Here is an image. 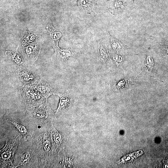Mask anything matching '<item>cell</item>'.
Here are the masks:
<instances>
[{"label": "cell", "mask_w": 168, "mask_h": 168, "mask_svg": "<svg viewBox=\"0 0 168 168\" xmlns=\"http://www.w3.org/2000/svg\"><path fill=\"white\" fill-rule=\"evenodd\" d=\"M52 129L54 141L56 143H58L60 142L61 140L60 136L59 133L57 132V131L53 127V126Z\"/></svg>", "instance_id": "cell-15"}, {"label": "cell", "mask_w": 168, "mask_h": 168, "mask_svg": "<svg viewBox=\"0 0 168 168\" xmlns=\"http://www.w3.org/2000/svg\"><path fill=\"white\" fill-rule=\"evenodd\" d=\"M7 121L17 128L18 132L23 135L25 141H26V138L28 135H31V132H29L24 126L21 125L18 121L15 120H9L8 119L7 120Z\"/></svg>", "instance_id": "cell-10"}, {"label": "cell", "mask_w": 168, "mask_h": 168, "mask_svg": "<svg viewBox=\"0 0 168 168\" xmlns=\"http://www.w3.org/2000/svg\"><path fill=\"white\" fill-rule=\"evenodd\" d=\"M166 50H167V55L168 56V48Z\"/></svg>", "instance_id": "cell-18"}, {"label": "cell", "mask_w": 168, "mask_h": 168, "mask_svg": "<svg viewBox=\"0 0 168 168\" xmlns=\"http://www.w3.org/2000/svg\"><path fill=\"white\" fill-rule=\"evenodd\" d=\"M60 97L58 108L55 111V116H60L71 107L73 103V98L68 92L64 93H59L58 95Z\"/></svg>", "instance_id": "cell-4"}, {"label": "cell", "mask_w": 168, "mask_h": 168, "mask_svg": "<svg viewBox=\"0 0 168 168\" xmlns=\"http://www.w3.org/2000/svg\"><path fill=\"white\" fill-rule=\"evenodd\" d=\"M6 55L9 56L13 62L18 64H21L23 62V59L20 54L18 51L17 49L12 51H7Z\"/></svg>", "instance_id": "cell-11"}, {"label": "cell", "mask_w": 168, "mask_h": 168, "mask_svg": "<svg viewBox=\"0 0 168 168\" xmlns=\"http://www.w3.org/2000/svg\"><path fill=\"white\" fill-rule=\"evenodd\" d=\"M78 6L88 14L94 10L96 4L95 0H78Z\"/></svg>", "instance_id": "cell-8"}, {"label": "cell", "mask_w": 168, "mask_h": 168, "mask_svg": "<svg viewBox=\"0 0 168 168\" xmlns=\"http://www.w3.org/2000/svg\"><path fill=\"white\" fill-rule=\"evenodd\" d=\"M21 135H18L14 139H7L5 146L1 150V163L3 167L13 166L14 154L18 146L21 144Z\"/></svg>", "instance_id": "cell-2"}, {"label": "cell", "mask_w": 168, "mask_h": 168, "mask_svg": "<svg viewBox=\"0 0 168 168\" xmlns=\"http://www.w3.org/2000/svg\"><path fill=\"white\" fill-rule=\"evenodd\" d=\"M111 45L112 48L116 51H119L123 48V46L121 42L114 38L111 39Z\"/></svg>", "instance_id": "cell-14"}, {"label": "cell", "mask_w": 168, "mask_h": 168, "mask_svg": "<svg viewBox=\"0 0 168 168\" xmlns=\"http://www.w3.org/2000/svg\"><path fill=\"white\" fill-rule=\"evenodd\" d=\"M98 53L99 58L104 62H108L110 57L108 49L106 44L103 42H100L98 44Z\"/></svg>", "instance_id": "cell-9"}, {"label": "cell", "mask_w": 168, "mask_h": 168, "mask_svg": "<svg viewBox=\"0 0 168 168\" xmlns=\"http://www.w3.org/2000/svg\"><path fill=\"white\" fill-rule=\"evenodd\" d=\"M143 153L142 151H140L130 154L123 158L121 160L123 162H131Z\"/></svg>", "instance_id": "cell-13"}, {"label": "cell", "mask_w": 168, "mask_h": 168, "mask_svg": "<svg viewBox=\"0 0 168 168\" xmlns=\"http://www.w3.org/2000/svg\"><path fill=\"white\" fill-rule=\"evenodd\" d=\"M40 52V49L37 47L29 46L26 49V53L32 60L36 61Z\"/></svg>", "instance_id": "cell-12"}, {"label": "cell", "mask_w": 168, "mask_h": 168, "mask_svg": "<svg viewBox=\"0 0 168 168\" xmlns=\"http://www.w3.org/2000/svg\"><path fill=\"white\" fill-rule=\"evenodd\" d=\"M16 78L18 81L26 84H35L37 82V78L30 70L26 67L18 68L15 73Z\"/></svg>", "instance_id": "cell-5"}, {"label": "cell", "mask_w": 168, "mask_h": 168, "mask_svg": "<svg viewBox=\"0 0 168 168\" xmlns=\"http://www.w3.org/2000/svg\"><path fill=\"white\" fill-rule=\"evenodd\" d=\"M44 147L46 151H49L50 148V145L49 141H46L44 144Z\"/></svg>", "instance_id": "cell-17"}, {"label": "cell", "mask_w": 168, "mask_h": 168, "mask_svg": "<svg viewBox=\"0 0 168 168\" xmlns=\"http://www.w3.org/2000/svg\"><path fill=\"white\" fill-rule=\"evenodd\" d=\"M55 54L60 60H65L74 57L78 53V51L72 49H64L60 48L58 46H53Z\"/></svg>", "instance_id": "cell-7"}, {"label": "cell", "mask_w": 168, "mask_h": 168, "mask_svg": "<svg viewBox=\"0 0 168 168\" xmlns=\"http://www.w3.org/2000/svg\"><path fill=\"white\" fill-rule=\"evenodd\" d=\"M20 93L22 100L26 104L27 108L47 102V99L42 95L34 85L23 86L20 88Z\"/></svg>", "instance_id": "cell-1"}, {"label": "cell", "mask_w": 168, "mask_h": 168, "mask_svg": "<svg viewBox=\"0 0 168 168\" xmlns=\"http://www.w3.org/2000/svg\"><path fill=\"white\" fill-rule=\"evenodd\" d=\"M36 89L45 97L47 99L50 95H58L59 92L54 90L49 84L43 82H37L34 84Z\"/></svg>", "instance_id": "cell-6"}, {"label": "cell", "mask_w": 168, "mask_h": 168, "mask_svg": "<svg viewBox=\"0 0 168 168\" xmlns=\"http://www.w3.org/2000/svg\"><path fill=\"white\" fill-rule=\"evenodd\" d=\"M27 109V113L30 116L40 119L43 123L52 125L55 113L47 102Z\"/></svg>", "instance_id": "cell-3"}, {"label": "cell", "mask_w": 168, "mask_h": 168, "mask_svg": "<svg viewBox=\"0 0 168 168\" xmlns=\"http://www.w3.org/2000/svg\"><path fill=\"white\" fill-rule=\"evenodd\" d=\"M113 59L117 64L118 65L121 64L123 60V57L121 56L118 55H114Z\"/></svg>", "instance_id": "cell-16"}]
</instances>
